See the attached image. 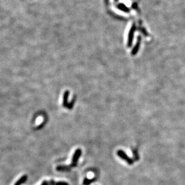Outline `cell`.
Instances as JSON below:
<instances>
[{
    "mask_svg": "<svg viewBox=\"0 0 185 185\" xmlns=\"http://www.w3.org/2000/svg\"><path fill=\"white\" fill-rule=\"evenodd\" d=\"M81 155V151L80 149H77L75 152L74 155H73V158H72V160H71V163L70 164V165H69V169L71 168V167H74L76 166L78 163V160L79 159L80 156Z\"/></svg>",
    "mask_w": 185,
    "mask_h": 185,
    "instance_id": "6da1fadb",
    "label": "cell"
},
{
    "mask_svg": "<svg viewBox=\"0 0 185 185\" xmlns=\"http://www.w3.org/2000/svg\"><path fill=\"white\" fill-rule=\"evenodd\" d=\"M117 155L120 157V158L126 160V161L129 164H130V165L133 164V160H132L130 158H129V157L125 153V152L122 151H118L117 152Z\"/></svg>",
    "mask_w": 185,
    "mask_h": 185,
    "instance_id": "7a4b0ae2",
    "label": "cell"
},
{
    "mask_svg": "<svg viewBox=\"0 0 185 185\" xmlns=\"http://www.w3.org/2000/svg\"><path fill=\"white\" fill-rule=\"evenodd\" d=\"M41 185H69L68 183L64 181H60V182H56V181L51 180V181H45L42 183Z\"/></svg>",
    "mask_w": 185,
    "mask_h": 185,
    "instance_id": "3957f363",
    "label": "cell"
},
{
    "mask_svg": "<svg viewBox=\"0 0 185 185\" xmlns=\"http://www.w3.org/2000/svg\"><path fill=\"white\" fill-rule=\"evenodd\" d=\"M136 30V27L135 25L132 26V27L130 29V32H129V39H128V46H130L132 45V40H133V34L135 31Z\"/></svg>",
    "mask_w": 185,
    "mask_h": 185,
    "instance_id": "277c9868",
    "label": "cell"
},
{
    "mask_svg": "<svg viewBox=\"0 0 185 185\" xmlns=\"http://www.w3.org/2000/svg\"><path fill=\"white\" fill-rule=\"evenodd\" d=\"M141 38L140 37H138V40H137V44H136L135 46L134 47L133 49L132 50V54L133 55H136V54L137 53L138 51L139 50V46H140V44H141Z\"/></svg>",
    "mask_w": 185,
    "mask_h": 185,
    "instance_id": "5b68a950",
    "label": "cell"
},
{
    "mask_svg": "<svg viewBox=\"0 0 185 185\" xmlns=\"http://www.w3.org/2000/svg\"><path fill=\"white\" fill-rule=\"evenodd\" d=\"M69 92L68 91H66L65 93H64V101H63V106L64 107H66L69 109H71L72 107V105L71 104H69L67 103V98L68 96H69Z\"/></svg>",
    "mask_w": 185,
    "mask_h": 185,
    "instance_id": "8992f818",
    "label": "cell"
},
{
    "mask_svg": "<svg viewBox=\"0 0 185 185\" xmlns=\"http://www.w3.org/2000/svg\"><path fill=\"white\" fill-rule=\"evenodd\" d=\"M118 8L120 9L122 11H124L125 12H129V9L126 6H125L123 4H120L118 5Z\"/></svg>",
    "mask_w": 185,
    "mask_h": 185,
    "instance_id": "52a82bcc",
    "label": "cell"
},
{
    "mask_svg": "<svg viewBox=\"0 0 185 185\" xmlns=\"http://www.w3.org/2000/svg\"><path fill=\"white\" fill-rule=\"evenodd\" d=\"M27 176H24L21 179H19L17 181V183H16V184L15 185H20L21 184H22V183L25 182L26 180H27Z\"/></svg>",
    "mask_w": 185,
    "mask_h": 185,
    "instance_id": "ba28073f",
    "label": "cell"
},
{
    "mask_svg": "<svg viewBox=\"0 0 185 185\" xmlns=\"http://www.w3.org/2000/svg\"><path fill=\"white\" fill-rule=\"evenodd\" d=\"M94 176V174L92 173V172H89L88 173V177H92Z\"/></svg>",
    "mask_w": 185,
    "mask_h": 185,
    "instance_id": "9c48e42d",
    "label": "cell"
},
{
    "mask_svg": "<svg viewBox=\"0 0 185 185\" xmlns=\"http://www.w3.org/2000/svg\"><path fill=\"white\" fill-rule=\"evenodd\" d=\"M118 1V0H115V1Z\"/></svg>",
    "mask_w": 185,
    "mask_h": 185,
    "instance_id": "30bf717a",
    "label": "cell"
}]
</instances>
